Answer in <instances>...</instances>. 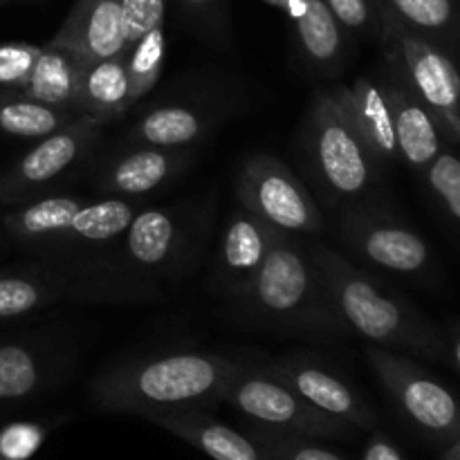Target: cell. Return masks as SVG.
Returning a JSON list of instances; mask_svg holds the SVG:
<instances>
[{
  "label": "cell",
  "instance_id": "cell-1",
  "mask_svg": "<svg viewBox=\"0 0 460 460\" xmlns=\"http://www.w3.org/2000/svg\"><path fill=\"white\" fill-rule=\"evenodd\" d=\"M252 359L205 350L144 355L103 368L90 382V400L103 413L151 418L220 404L223 385Z\"/></svg>",
  "mask_w": 460,
  "mask_h": 460
},
{
  "label": "cell",
  "instance_id": "cell-2",
  "mask_svg": "<svg viewBox=\"0 0 460 460\" xmlns=\"http://www.w3.org/2000/svg\"><path fill=\"white\" fill-rule=\"evenodd\" d=\"M308 247L332 310L349 335L434 362L449 358L445 332L411 301L350 261L344 252L319 241H308Z\"/></svg>",
  "mask_w": 460,
  "mask_h": 460
},
{
  "label": "cell",
  "instance_id": "cell-3",
  "mask_svg": "<svg viewBox=\"0 0 460 460\" xmlns=\"http://www.w3.org/2000/svg\"><path fill=\"white\" fill-rule=\"evenodd\" d=\"M229 305L243 326L274 335L319 341L350 337L332 310L308 241L290 234H274L259 274Z\"/></svg>",
  "mask_w": 460,
  "mask_h": 460
},
{
  "label": "cell",
  "instance_id": "cell-4",
  "mask_svg": "<svg viewBox=\"0 0 460 460\" xmlns=\"http://www.w3.org/2000/svg\"><path fill=\"white\" fill-rule=\"evenodd\" d=\"M214 196L169 207H144L126 232L93 263L133 272L153 281H182L200 265L211 241Z\"/></svg>",
  "mask_w": 460,
  "mask_h": 460
},
{
  "label": "cell",
  "instance_id": "cell-5",
  "mask_svg": "<svg viewBox=\"0 0 460 460\" xmlns=\"http://www.w3.org/2000/svg\"><path fill=\"white\" fill-rule=\"evenodd\" d=\"M301 148L310 184L328 209L380 202L385 171L364 146L332 85L314 90L301 130Z\"/></svg>",
  "mask_w": 460,
  "mask_h": 460
},
{
  "label": "cell",
  "instance_id": "cell-6",
  "mask_svg": "<svg viewBox=\"0 0 460 460\" xmlns=\"http://www.w3.org/2000/svg\"><path fill=\"white\" fill-rule=\"evenodd\" d=\"M162 296L160 283L99 263H31L0 268V322L22 319L67 304H148Z\"/></svg>",
  "mask_w": 460,
  "mask_h": 460
},
{
  "label": "cell",
  "instance_id": "cell-7",
  "mask_svg": "<svg viewBox=\"0 0 460 460\" xmlns=\"http://www.w3.org/2000/svg\"><path fill=\"white\" fill-rule=\"evenodd\" d=\"M382 58L418 94L447 144H460V67L447 52L382 13Z\"/></svg>",
  "mask_w": 460,
  "mask_h": 460
},
{
  "label": "cell",
  "instance_id": "cell-8",
  "mask_svg": "<svg viewBox=\"0 0 460 460\" xmlns=\"http://www.w3.org/2000/svg\"><path fill=\"white\" fill-rule=\"evenodd\" d=\"M332 214L337 238L350 261L407 279H422L434 270L429 243L386 211L382 202L340 207Z\"/></svg>",
  "mask_w": 460,
  "mask_h": 460
},
{
  "label": "cell",
  "instance_id": "cell-9",
  "mask_svg": "<svg viewBox=\"0 0 460 460\" xmlns=\"http://www.w3.org/2000/svg\"><path fill=\"white\" fill-rule=\"evenodd\" d=\"M220 402L236 409L252 425L290 431L308 438H349L353 427L301 398L290 385L265 368V364L247 362L234 373L220 391Z\"/></svg>",
  "mask_w": 460,
  "mask_h": 460
},
{
  "label": "cell",
  "instance_id": "cell-10",
  "mask_svg": "<svg viewBox=\"0 0 460 460\" xmlns=\"http://www.w3.org/2000/svg\"><path fill=\"white\" fill-rule=\"evenodd\" d=\"M238 205L279 234L314 238L326 229L323 211L308 184L279 157L254 153L236 175Z\"/></svg>",
  "mask_w": 460,
  "mask_h": 460
},
{
  "label": "cell",
  "instance_id": "cell-11",
  "mask_svg": "<svg viewBox=\"0 0 460 460\" xmlns=\"http://www.w3.org/2000/svg\"><path fill=\"white\" fill-rule=\"evenodd\" d=\"M367 359L386 394L416 429L443 445L458 438L460 400L454 391L398 350L371 346Z\"/></svg>",
  "mask_w": 460,
  "mask_h": 460
},
{
  "label": "cell",
  "instance_id": "cell-12",
  "mask_svg": "<svg viewBox=\"0 0 460 460\" xmlns=\"http://www.w3.org/2000/svg\"><path fill=\"white\" fill-rule=\"evenodd\" d=\"M102 124L79 117L66 128L34 142L0 173V209L45 196L57 182L84 164L102 139Z\"/></svg>",
  "mask_w": 460,
  "mask_h": 460
},
{
  "label": "cell",
  "instance_id": "cell-13",
  "mask_svg": "<svg viewBox=\"0 0 460 460\" xmlns=\"http://www.w3.org/2000/svg\"><path fill=\"white\" fill-rule=\"evenodd\" d=\"M76 359L67 332L36 331L0 340V409L21 407L61 385Z\"/></svg>",
  "mask_w": 460,
  "mask_h": 460
},
{
  "label": "cell",
  "instance_id": "cell-14",
  "mask_svg": "<svg viewBox=\"0 0 460 460\" xmlns=\"http://www.w3.org/2000/svg\"><path fill=\"white\" fill-rule=\"evenodd\" d=\"M232 103L227 97L207 94L153 102L126 128L121 146H196L227 119Z\"/></svg>",
  "mask_w": 460,
  "mask_h": 460
},
{
  "label": "cell",
  "instance_id": "cell-15",
  "mask_svg": "<svg viewBox=\"0 0 460 460\" xmlns=\"http://www.w3.org/2000/svg\"><path fill=\"white\" fill-rule=\"evenodd\" d=\"M265 368L290 385L313 407L353 429H373L377 422L376 409L346 380L341 373L328 367L310 353H288L265 362Z\"/></svg>",
  "mask_w": 460,
  "mask_h": 460
},
{
  "label": "cell",
  "instance_id": "cell-16",
  "mask_svg": "<svg viewBox=\"0 0 460 460\" xmlns=\"http://www.w3.org/2000/svg\"><path fill=\"white\" fill-rule=\"evenodd\" d=\"M193 160V146H121V151L112 153L97 166L93 178L94 191L99 198L142 200L182 178Z\"/></svg>",
  "mask_w": 460,
  "mask_h": 460
},
{
  "label": "cell",
  "instance_id": "cell-17",
  "mask_svg": "<svg viewBox=\"0 0 460 460\" xmlns=\"http://www.w3.org/2000/svg\"><path fill=\"white\" fill-rule=\"evenodd\" d=\"M274 229L238 205L229 214L211 265V290L234 301L250 288L274 241Z\"/></svg>",
  "mask_w": 460,
  "mask_h": 460
},
{
  "label": "cell",
  "instance_id": "cell-18",
  "mask_svg": "<svg viewBox=\"0 0 460 460\" xmlns=\"http://www.w3.org/2000/svg\"><path fill=\"white\" fill-rule=\"evenodd\" d=\"M380 81L389 97L391 112H394L400 162L422 173L449 144L445 142L443 130L429 108L418 99L407 81L386 63H382Z\"/></svg>",
  "mask_w": 460,
  "mask_h": 460
},
{
  "label": "cell",
  "instance_id": "cell-19",
  "mask_svg": "<svg viewBox=\"0 0 460 460\" xmlns=\"http://www.w3.org/2000/svg\"><path fill=\"white\" fill-rule=\"evenodd\" d=\"M332 93L377 166L386 171L400 164L394 112L380 76H358L349 85H332Z\"/></svg>",
  "mask_w": 460,
  "mask_h": 460
},
{
  "label": "cell",
  "instance_id": "cell-20",
  "mask_svg": "<svg viewBox=\"0 0 460 460\" xmlns=\"http://www.w3.org/2000/svg\"><path fill=\"white\" fill-rule=\"evenodd\" d=\"M52 48L84 58H111L126 52L121 0H75L66 21L49 39Z\"/></svg>",
  "mask_w": 460,
  "mask_h": 460
},
{
  "label": "cell",
  "instance_id": "cell-21",
  "mask_svg": "<svg viewBox=\"0 0 460 460\" xmlns=\"http://www.w3.org/2000/svg\"><path fill=\"white\" fill-rule=\"evenodd\" d=\"M292 16L301 58L308 70L323 79H335L344 72L355 40L323 0H296Z\"/></svg>",
  "mask_w": 460,
  "mask_h": 460
},
{
  "label": "cell",
  "instance_id": "cell-22",
  "mask_svg": "<svg viewBox=\"0 0 460 460\" xmlns=\"http://www.w3.org/2000/svg\"><path fill=\"white\" fill-rule=\"evenodd\" d=\"M146 420L178 436L180 440L200 449L214 460H270L245 431H236L225 422L216 420L207 409L166 411Z\"/></svg>",
  "mask_w": 460,
  "mask_h": 460
},
{
  "label": "cell",
  "instance_id": "cell-23",
  "mask_svg": "<svg viewBox=\"0 0 460 460\" xmlns=\"http://www.w3.org/2000/svg\"><path fill=\"white\" fill-rule=\"evenodd\" d=\"M133 108L124 54L111 58H85L76 90L75 112L106 126L119 121Z\"/></svg>",
  "mask_w": 460,
  "mask_h": 460
},
{
  "label": "cell",
  "instance_id": "cell-24",
  "mask_svg": "<svg viewBox=\"0 0 460 460\" xmlns=\"http://www.w3.org/2000/svg\"><path fill=\"white\" fill-rule=\"evenodd\" d=\"M380 13L438 45L460 67V0H376Z\"/></svg>",
  "mask_w": 460,
  "mask_h": 460
},
{
  "label": "cell",
  "instance_id": "cell-25",
  "mask_svg": "<svg viewBox=\"0 0 460 460\" xmlns=\"http://www.w3.org/2000/svg\"><path fill=\"white\" fill-rule=\"evenodd\" d=\"M84 61V57L70 52V49L43 45L34 67H31L30 79H27V84L21 90L30 94V97L39 99V102L75 112L76 90H79V76Z\"/></svg>",
  "mask_w": 460,
  "mask_h": 460
},
{
  "label": "cell",
  "instance_id": "cell-26",
  "mask_svg": "<svg viewBox=\"0 0 460 460\" xmlns=\"http://www.w3.org/2000/svg\"><path fill=\"white\" fill-rule=\"evenodd\" d=\"M79 115L39 102L18 88H0V135L12 139H39L66 128Z\"/></svg>",
  "mask_w": 460,
  "mask_h": 460
},
{
  "label": "cell",
  "instance_id": "cell-27",
  "mask_svg": "<svg viewBox=\"0 0 460 460\" xmlns=\"http://www.w3.org/2000/svg\"><path fill=\"white\" fill-rule=\"evenodd\" d=\"M164 25L146 31L137 43L126 49V75H128V93L133 106H137L157 85L162 67H164Z\"/></svg>",
  "mask_w": 460,
  "mask_h": 460
},
{
  "label": "cell",
  "instance_id": "cell-28",
  "mask_svg": "<svg viewBox=\"0 0 460 460\" xmlns=\"http://www.w3.org/2000/svg\"><path fill=\"white\" fill-rule=\"evenodd\" d=\"M245 434L259 445L270 460H346L341 454L319 445L317 438L270 429L261 425H247Z\"/></svg>",
  "mask_w": 460,
  "mask_h": 460
},
{
  "label": "cell",
  "instance_id": "cell-29",
  "mask_svg": "<svg viewBox=\"0 0 460 460\" xmlns=\"http://www.w3.org/2000/svg\"><path fill=\"white\" fill-rule=\"evenodd\" d=\"M189 30L214 48H227L232 40V7L229 0H175Z\"/></svg>",
  "mask_w": 460,
  "mask_h": 460
},
{
  "label": "cell",
  "instance_id": "cell-30",
  "mask_svg": "<svg viewBox=\"0 0 460 460\" xmlns=\"http://www.w3.org/2000/svg\"><path fill=\"white\" fill-rule=\"evenodd\" d=\"M420 175L449 225L460 229V157L445 146Z\"/></svg>",
  "mask_w": 460,
  "mask_h": 460
},
{
  "label": "cell",
  "instance_id": "cell-31",
  "mask_svg": "<svg viewBox=\"0 0 460 460\" xmlns=\"http://www.w3.org/2000/svg\"><path fill=\"white\" fill-rule=\"evenodd\" d=\"M353 40H380L382 13L376 0H323Z\"/></svg>",
  "mask_w": 460,
  "mask_h": 460
},
{
  "label": "cell",
  "instance_id": "cell-32",
  "mask_svg": "<svg viewBox=\"0 0 460 460\" xmlns=\"http://www.w3.org/2000/svg\"><path fill=\"white\" fill-rule=\"evenodd\" d=\"M48 427L39 422H9L0 429V458L30 460L40 449Z\"/></svg>",
  "mask_w": 460,
  "mask_h": 460
},
{
  "label": "cell",
  "instance_id": "cell-33",
  "mask_svg": "<svg viewBox=\"0 0 460 460\" xmlns=\"http://www.w3.org/2000/svg\"><path fill=\"white\" fill-rule=\"evenodd\" d=\"M169 0H121L126 30V49L137 43L146 31L164 25ZM126 54V52H124Z\"/></svg>",
  "mask_w": 460,
  "mask_h": 460
},
{
  "label": "cell",
  "instance_id": "cell-34",
  "mask_svg": "<svg viewBox=\"0 0 460 460\" xmlns=\"http://www.w3.org/2000/svg\"><path fill=\"white\" fill-rule=\"evenodd\" d=\"M40 45L0 43V88H18L27 84L39 58Z\"/></svg>",
  "mask_w": 460,
  "mask_h": 460
},
{
  "label": "cell",
  "instance_id": "cell-35",
  "mask_svg": "<svg viewBox=\"0 0 460 460\" xmlns=\"http://www.w3.org/2000/svg\"><path fill=\"white\" fill-rule=\"evenodd\" d=\"M362 460H404V456L398 449V445H395L389 436L376 431V434L368 438L367 447H364Z\"/></svg>",
  "mask_w": 460,
  "mask_h": 460
},
{
  "label": "cell",
  "instance_id": "cell-36",
  "mask_svg": "<svg viewBox=\"0 0 460 460\" xmlns=\"http://www.w3.org/2000/svg\"><path fill=\"white\" fill-rule=\"evenodd\" d=\"M447 349H449V359L454 362V367H456L458 376H460V326L452 328V331L447 332Z\"/></svg>",
  "mask_w": 460,
  "mask_h": 460
},
{
  "label": "cell",
  "instance_id": "cell-37",
  "mask_svg": "<svg viewBox=\"0 0 460 460\" xmlns=\"http://www.w3.org/2000/svg\"><path fill=\"white\" fill-rule=\"evenodd\" d=\"M443 460H460V436L447 445V449H445L443 454Z\"/></svg>",
  "mask_w": 460,
  "mask_h": 460
},
{
  "label": "cell",
  "instance_id": "cell-38",
  "mask_svg": "<svg viewBox=\"0 0 460 460\" xmlns=\"http://www.w3.org/2000/svg\"><path fill=\"white\" fill-rule=\"evenodd\" d=\"M0 254H3V245H0Z\"/></svg>",
  "mask_w": 460,
  "mask_h": 460
},
{
  "label": "cell",
  "instance_id": "cell-39",
  "mask_svg": "<svg viewBox=\"0 0 460 460\" xmlns=\"http://www.w3.org/2000/svg\"><path fill=\"white\" fill-rule=\"evenodd\" d=\"M0 3H4V0H0Z\"/></svg>",
  "mask_w": 460,
  "mask_h": 460
},
{
  "label": "cell",
  "instance_id": "cell-40",
  "mask_svg": "<svg viewBox=\"0 0 460 460\" xmlns=\"http://www.w3.org/2000/svg\"><path fill=\"white\" fill-rule=\"evenodd\" d=\"M0 460H4V458H0Z\"/></svg>",
  "mask_w": 460,
  "mask_h": 460
}]
</instances>
